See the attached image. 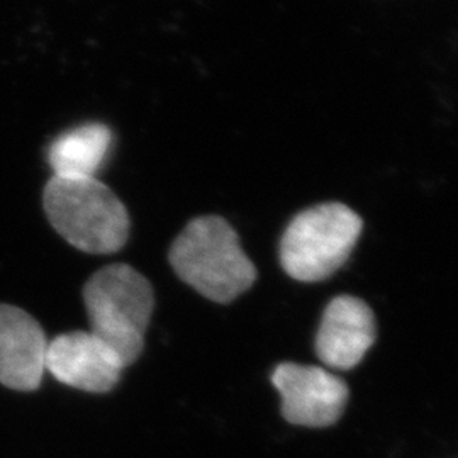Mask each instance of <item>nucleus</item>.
<instances>
[{
	"label": "nucleus",
	"mask_w": 458,
	"mask_h": 458,
	"mask_svg": "<svg viewBox=\"0 0 458 458\" xmlns=\"http://www.w3.org/2000/svg\"><path fill=\"white\" fill-rule=\"evenodd\" d=\"M43 208L56 233L85 253L111 255L130 238L126 206L96 177L53 175L43 191Z\"/></svg>",
	"instance_id": "f03ea898"
},
{
	"label": "nucleus",
	"mask_w": 458,
	"mask_h": 458,
	"mask_svg": "<svg viewBox=\"0 0 458 458\" xmlns=\"http://www.w3.org/2000/svg\"><path fill=\"white\" fill-rule=\"evenodd\" d=\"M83 302L90 333L113 348L128 369L145 348L155 310L149 280L126 263L107 265L83 285Z\"/></svg>",
	"instance_id": "7ed1b4c3"
},
{
	"label": "nucleus",
	"mask_w": 458,
	"mask_h": 458,
	"mask_svg": "<svg viewBox=\"0 0 458 458\" xmlns=\"http://www.w3.org/2000/svg\"><path fill=\"white\" fill-rule=\"evenodd\" d=\"M272 384L282 395V414L293 425H333L348 403L346 384L321 367L280 363L272 374Z\"/></svg>",
	"instance_id": "39448f33"
},
{
	"label": "nucleus",
	"mask_w": 458,
	"mask_h": 458,
	"mask_svg": "<svg viewBox=\"0 0 458 458\" xmlns=\"http://www.w3.org/2000/svg\"><path fill=\"white\" fill-rule=\"evenodd\" d=\"M48 340L31 314L0 304V384L33 393L47 372Z\"/></svg>",
	"instance_id": "0eeeda50"
},
{
	"label": "nucleus",
	"mask_w": 458,
	"mask_h": 458,
	"mask_svg": "<svg viewBox=\"0 0 458 458\" xmlns=\"http://www.w3.org/2000/svg\"><path fill=\"white\" fill-rule=\"evenodd\" d=\"M360 216L340 202H327L297 214L284 231L280 262L299 282L331 277L348 260L360 238Z\"/></svg>",
	"instance_id": "20e7f679"
},
{
	"label": "nucleus",
	"mask_w": 458,
	"mask_h": 458,
	"mask_svg": "<svg viewBox=\"0 0 458 458\" xmlns=\"http://www.w3.org/2000/svg\"><path fill=\"white\" fill-rule=\"evenodd\" d=\"M168 260L182 282L219 304L246 293L259 276L236 231L219 216L192 219L170 246Z\"/></svg>",
	"instance_id": "f257e3e1"
},
{
	"label": "nucleus",
	"mask_w": 458,
	"mask_h": 458,
	"mask_svg": "<svg viewBox=\"0 0 458 458\" xmlns=\"http://www.w3.org/2000/svg\"><path fill=\"white\" fill-rule=\"evenodd\" d=\"M114 134L109 126L89 123L55 138L47 149L53 175L94 177L104 164Z\"/></svg>",
	"instance_id": "1a4fd4ad"
},
{
	"label": "nucleus",
	"mask_w": 458,
	"mask_h": 458,
	"mask_svg": "<svg viewBox=\"0 0 458 458\" xmlns=\"http://www.w3.org/2000/svg\"><path fill=\"white\" fill-rule=\"evenodd\" d=\"M376 316L357 297L340 295L327 304L316 336V353L338 370L357 367L376 342Z\"/></svg>",
	"instance_id": "6e6552de"
},
{
	"label": "nucleus",
	"mask_w": 458,
	"mask_h": 458,
	"mask_svg": "<svg viewBox=\"0 0 458 458\" xmlns=\"http://www.w3.org/2000/svg\"><path fill=\"white\" fill-rule=\"evenodd\" d=\"M124 369L114 350L90 331L64 333L48 342L47 370L68 387L85 393H109Z\"/></svg>",
	"instance_id": "423d86ee"
}]
</instances>
